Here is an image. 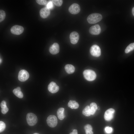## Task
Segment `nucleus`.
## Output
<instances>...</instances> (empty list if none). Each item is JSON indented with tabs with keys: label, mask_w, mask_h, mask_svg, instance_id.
<instances>
[{
	"label": "nucleus",
	"mask_w": 134,
	"mask_h": 134,
	"mask_svg": "<svg viewBox=\"0 0 134 134\" xmlns=\"http://www.w3.org/2000/svg\"><path fill=\"white\" fill-rule=\"evenodd\" d=\"M102 19V16L100 14L95 13L90 15L88 17L87 20L89 23L93 24L100 21Z\"/></svg>",
	"instance_id": "1"
},
{
	"label": "nucleus",
	"mask_w": 134,
	"mask_h": 134,
	"mask_svg": "<svg viewBox=\"0 0 134 134\" xmlns=\"http://www.w3.org/2000/svg\"><path fill=\"white\" fill-rule=\"evenodd\" d=\"M84 77L87 80L92 81L95 80L96 77V75L94 71L90 69H86L83 72Z\"/></svg>",
	"instance_id": "2"
},
{
	"label": "nucleus",
	"mask_w": 134,
	"mask_h": 134,
	"mask_svg": "<svg viewBox=\"0 0 134 134\" xmlns=\"http://www.w3.org/2000/svg\"><path fill=\"white\" fill-rule=\"evenodd\" d=\"M26 120L29 125L33 126L34 125L37 123V118L35 114L32 113H29L27 115Z\"/></svg>",
	"instance_id": "3"
},
{
	"label": "nucleus",
	"mask_w": 134,
	"mask_h": 134,
	"mask_svg": "<svg viewBox=\"0 0 134 134\" xmlns=\"http://www.w3.org/2000/svg\"><path fill=\"white\" fill-rule=\"evenodd\" d=\"M46 122L48 126L52 128L56 127L58 123L56 116L54 115H51L48 116Z\"/></svg>",
	"instance_id": "4"
},
{
	"label": "nucleus",
	"mask_w": 134,
	"mask_h": 134,
	"mask_svg": "<svg viewBox=\"0 0 134 134\" xmlns=\"http://www.w3.org/2000/svg\"><path fill=\"white\" fill-rule=\"evenodd\" d=\"M90 52L91 55L95 57H98L101 55L100 49L99 47L96 45H94L91 47Z\"/></svg>",
	"instance_id": "5"
},
{
	"label": "nucleus",
	"mask_w": 134,
	"mask_h": 134,
	"mask_svg": "<svg viewBox=\"0 0 134 134\" xmlns=\"http://www.w3.org/2000/svg\"><path fill=\"white\" fill-rule=\"evenodd\" d=\"M29 76V74L28 72L25 69H22L19 71L18 78L20 81L24 82L28 79Z\"/></svg>",
	"instance_id": "6"
},
{
	"label": "nucleus",
	"mask_w": 134,
	"mask_h": 134,
	"mask_svg": "<svg viewBox=\"0 0 134 134\" xmlns=\"http://www.w3.org/2000/svg\"><path fill=\"white\" fill-rule=\"evenodd\" d=\"M24 31V28L22 26L15 25L12 26L10 29L12 33L16 35H20Z\"/></svg>",
	"instance_id": "7"
},
{
	"label": "nucleus",
	"mask_w": 134,
	"mask_h": 134,
	"mask_svg": "<svg viewBox=\"0 0 134 134\" xmlns=\"http://www.w3.org/2000/svg\"><path fill=\"white\" fill-rule=\"evenodd\" d=\"M80 10L79 5L77 3H73L69 7L68 11L71 14H76L79 13Z\"/></svg>",
	"instance_id": "8"
},
{
	"label": "nucleus",
	"mask_w": 134,
	"mask_h": 134,
	"mask_svg": "<svg viewBox=\"0 0 134 134\" xmlns=\"http://www.w3.org/2000/svg\"><path fill=\"white\" fill-rule=\"evenodd\" d=\"M115 112V110L112 108H110L107 110L105 112L104 115L105 120L107 121L111 120L113 118Z\"/></svg>",
	"instance_id": "9"
},
{
	"label": "nucleus",
	"mask_w": 134,
	"mask_h": 134,
	"mask_svg": "<svg viewBox=\"0 0 134 134\" xmlns=\"http://www.w3.org/2000/svg\"><path fill=\"white\" fill-rule=\"evenodd\" d=\"M79 35L77 32L75 31L72 32L69 35L71 43L73 44L77 43L79 40Z\"/></svg>",
	"instance_id": "10"
},
{
	"label": "nucleus",
	"mask_w": 134,
	"mask_h": 134,
	"mask_svg": "<svg viewBox=\"0 0 134 134\" xmlns=\"http://www.w3.org/2000/svg\"><path fill=\"white\" fill-rule=\"evenodd\" d=\"M101 30L100 27L99 25L96 24L91 27L89 32L92 34L97 35L100 33Z\"/></svg>",
	"instance_id": "11"
},
{
	"label": "nucleus",
	"mask_w": 134,
	"mask_h": 134,
	"mask_svg": "<svg viewBox=\"0 0 134 134\" xmlns=\"http://www.w3.org/2000/svg\"><path fill=\"white\" fill-rule=\"evenodd\" d=\"M48 90L50 92L54 93L57 92L59 90V87L56 83L54 82H52L48 86Z\"/></svg>",
	"instance_id": "12"
},
{
	"label": "nucleus",
	"mask_w": 134,
	"mask_h": 134,
	"mask_svg": "<svg viewBox=\"0 0 134 134\" xmlns=\"http://www.w3.org/2000/svg\"><path fill=\"white\" fill-rule=\"evenodd\" d=\"M49 50L50 53L53 55H55L58 53L60 50L59 44L57 43H54L50 46Z\"/></svg>",
	"instance_id": "13"
},
{
	"label": "nucleus",
	"mask_w": 134,
	"mask_h": 134,
	"mask_svg": "<svg viewBox=\"0 0 134 134\" xmlns=\"http://www.w3.org/2000/svg\"><path fill=\"white\" fill-rule=\"evenodd\" d=\"M50 13V9L46 7L42 8L39 11L40 16L43 18H47L49 15Z\"/></svg>",
	"instance_id": "14"
},
{
	"label": "nucleus",
	"mask_w": 134,
	"mask_h": 134,
	"mask_svg": "<svg viewBox=\"0 0 134 134\" xmlns=\"http://www.w3.org/2000/svg\"><path fill=\"white\" fill-rule=\"evenodd\" d=\"M13 94L17 97L20 98H23V93L21 91V88L20 87H17L14 89L13 91Z\"/></svg>",
	"instance_id": "15"
},
{
	"label": "nucleus",
	"mask_w": 134,
	"mask_h": 134,
	"mask_svg": "<svg viewBox=\"0 0 134 134\" xmlns=\"http://www.w3.org/2000/svg\"><path fill=\"white\" fill-rule=\"evenodd\" d=\"M65 68L67 73L69 74L73 73L75 70L74 66L71 64L66 65L65 66Z\"/></svg>",
	"instance_id": "16"
},
{
	"label": "nucleus",
	"mask_w": 134,
	"mask_h": 134,
	"mask_svg": "<svg viewBox=\"0 0 134 134\" xmlns=\"http://www.w3.org/2000/svg\"><path fill=\"white\" fill-rule=\"evenodd\" d=\"M64 108L61 107L59 108L57 112V114L58 118L60 120H62L65 117L64 114Z\"/></svg>",
	"instance_id": "17"
},
{
	"label": "nucleus",
	"mask_w": 134,
	"mask_h": 134,
	"mask_svg": "<svg viewBox=\"0 0 134 134\" xmlns=\"http://www.w3.org/2000/svg\"><path fill=\"white\" fill-rule=\"evenodd\" d=\"M68 106L72 109H77L79 106V104L75 101L70 100L68 104Z\"/></svg>",
	"instance_id": "18"
},
{
	"label": "nucleus",
	"mask_w": 134,
	"mask_h": 134,
	"mask_svg": "<svg viewBox=\"0 0 134 134\" xmlns=\"http://www.w3.org/2000/svg\"><path fill=\"white\" fill-rule=\"evenodd\" d=\"M90 107L91 114L93 115L98 109L97 104L95 102H92L90 104Z\"/></svg>",
	"instance_id": "19"
},
{
	"label": "nucleus",
	"mask_w": 134,
	"mask_h": 134,
	"mask_svg": "<svg viewBox=\"0 0 134 134\" xmlns=\"http://www.w3.org/2000/svg\"><path fill=\"white\" fill-rule=\"evenodd\" d=\"M82 113L85 116H88L91 115L90 106H86L83 110Z\"/></svg>",
	"instance_id": "20"
},
{
	"label": "nucleus",
	"mask_w": 134,
	"mask_h": 134,
	"mask_svg": "<svg viewBox=\"0 0 134 134\" xmlns=\"http://www.w3.org/2000/svg\"><path fill=\"white\" fill-rule=\"evenodd\" d=\"M134 49V43L130 44L126 48L125 52V53H128Z\"/></svg>",
	"instance_id": "21"
},
{
	"label": "nucleus",
	"mask_w": 134,
	"mask_h": 134,
	"mask_svg": "<svg viewBox=\"0 0 134 134\" xmlns=\"http://www.w3.org/2000/svg\"><path fill=\"white\" fill-rule=\"evenodd\" d=\"M5 17V13L3 10H0V22L2 21L4 19Z\"/></svg>",
	"instance_id": "22"
},
{
	"label": "nucleus",
	"mask_w": 134,
	"mask_h": 134,
	"mask_svg": "<svg viewBox=\"0 0 134 134\" xmlns=\"http://www.w3.org/2000/svg\"><path fill=\"white\" fill-rule=\"evenodd\" d=\"M52 1L55 5L57 6H61L63 3V1L61 0H53Z\"/></svg>",
	"instance_id": "23"
},
{
	"label": "nucleus",
	"mask_w": 134,
	"mask_h": 134,
	"mask_svg": "<svg viewBox=\"0 0 134 134\" xmlns=\"http://www.w3.org/2000/svg\"><path fill=\"white\" fill-rule=\"evenodd\" d=\"M6 125L2 121H0V132H3L5 129Z\"/></svg>",
	"instance_id": "24"
},
{
	"label": "nucleus",
	"mask_w": 134,
	"mask_h": 134,
	"mask_svg": "<svg viewBox=\"0 0 134 134\" xmlns=\"http://www.w3.org/2000/svg\"><path fill=\"white\" fill-rule=\"evenodd\" d=\"M46 7L48 9H51L53 7V2L52 0L49 1L46 4Z\"/></svg>",
	"instance_id": "25"
},
{
	"label": "nucleus",
	"mask_w": 134,
	"mask_h": 134,
	"mask_svg": "<svg viewBox=\"0 0 134 134\" xmlns=\"http://www.w3.org/2000/svg\"><path fill=\"white\" fill-rule=\"evenodd\" d=\"M36 2L40 5H45L47 4V1L45 0H36Z\"/></svg>",
	"instance_id": "26"
},
{
	"label": "nucleus",
	"mask_w": 134,
	"mask_h": 134,
	"mask_svg": "<svg viewBox=\"0 0 134 134\" xmlns=\"http://www.w3.org/2000/svg\"><path fill=\"white\" fill-rule=\"evenodd\" d=\"M84 129L85 131H92L93 130L92 126L89 124L85 125L84 127Z\"/></svg>",
	"instance_id": "27"
},
{
	"label": "nucleus",
	"mask_w": 134,
	"mask_h": 134,
	"mask_svg": "<svg viewBox=\"0 0 134 134\" xmlns=\"http://www.w3.org/2000/svg\"><path fill=\"white\" fill-rule=\"evenodd\" d=\"M8 108L7 106H6L1 108V112L3 114H6L8 111Z\"/></svg>",
	"instance_id": "28"
},
{
	"label": "nucleus",
	"mask_w": 134,
	"mask_h": 134,
	"mask_svg": "<svg viewBox=\"0 0 134 134\" xmlns=\"http://www.w3.org/2000/svg\"><path fill=\"white\" fill-rule=\"evenodd\" d=\"M105 130L107 133L109 134L112 132L113 130L112 128L109 127H107L105 128Z\"/></svg>",
	"instance_id": "29"
},
{
	"label": "nucleus",
	"mask_w": 134,
	"mask_h": 134,
	"mask_svg": "<svg viewBox=\"0 0 134 134\" xmlns=\"http://www.w3.org/2000/svg\"><path fill=\"white\" fill-rule=\"evenodd\" d=\"M0 106L1 108L6 106L5 101L4 100L2 101L0 103Z\"/></svg>",
	"instance_id": "30"
},
{
	"label": "nucleus",
	"mask_w": 134,
	"mask_h": 134,
	"mask_svg": "<svg viewBox=\"0 0 134 134\" xmlns=\"http://www.w3.org/2000/svg\"><path fill=\"white\" fill-rule=\"evenodd\" d=\"M69 134H78L77 130L76 129H74Z\"/></svg>",
	"instance_id": "31"
},
{
	"label": "nucleus",
	"mask_w": 134,
	"mask_h": 134,
	"mask_svg": "<svg viewBox=\"0 0 134 134\" xmlns=\"http://www.w3.org/2000/svg\"><path fill=\"white\" fill-rule=\"evenodd\" d=\"M86 134H93V133L92 131H85Z\"/></svg>",
	"instance_id": "32"
},
{
	"label": "nucleus",
	"mask_w": 134,
	"mask_h": 134,
	"mask_svg": "<svg viewBox=\"0 0 134 134\" xmlns=\"http://www.w3.org/2000/svg\"><path fill=\"white\" fill-rule=\"evenodd\" d=\"M132 12L134 16V7L132 8Z\"/></svg>",
	"instance_id": "33"
},
{
	"label": "nucleus",
	"mask_w": 134,
	"mask_h": 134,
	"mask_svg": "<svg viewBox=\"0 0 134 134\" xmlns=\"http://www.w3.org/2000/svg\"><path fill=\"white\" fill-rule=\"evenodd\" d=\"M0 64H1V62H2V60L1 59V58H0Z\"/></svg>",
	"instance_id": "34"
},
{
	"label": "nucleus",
	"mask_w": 134,
	"mask_h": 134,
	"mask_svg": "<svg viewBox=\"0 0 134 134\" xmlns=\"http://www.w3.org/2000/svg\"><path fill=\"white\" fill-rule=\"evenodd\" d=\"M38 134V133H35L34 134Z\"/></svg>",
	"instance_id": "35"
}]
</instances>
